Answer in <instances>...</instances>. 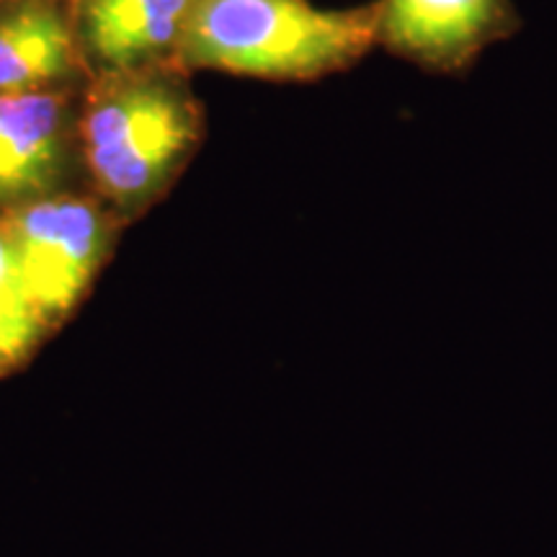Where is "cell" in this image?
I'll return each instance as SVG.
<instances>
[{"label":"cell","instance_id":"cell-1","mask_svg":"<svg viewBox=\"0 0 557 557\" xmlns=\"http://www.w3.org/2000/svg\"><path fill=\"white\" fill-rule=\"evenodd\" d=\"M374 45V3L325 11L308 0H194L173 62L263 81H315L357 65Z\"/></svg>","mask_w":557,"mask_h":557},{"label":"cell","instance_id":"cell-2","mask_svg":"<svg viewBox=\"0 0 557 557\" xmlns=\"http://www.w3.org/2000/svg\"><path fill=\"white\" fill-rule=\"evenodd\" d=\"M83 160L116 218H137L169 189L201 137V109L160 65L99 75L78 122Z\"/></svg>","mask_w":557,"mask_h":557},{"label":"cell","instance_id":"cell-3","mask_svg":"<svg viewBox=\"0 0 557 557\" xmlns=\"http://www.w3.org/2000/svg\"><path fill=\"white\" fill-rule=\"evenodd\" d=\"M0 227L47 329L58 331L101 274L120 218L99 199L58 191L0 214Z\"/></svg>","mask_w":557,"mask_h":557},{"label":"cell","instance_id":"cell-4","mask_svg":"<svg viewBox=\"0 0 557 557\" xmlns=\"http://www.w3.org/2000/svg\"><path fill=\"white\" fill-rule=\"evenodd\" d=\"M377 45L431 73H455L517 32L511 0H374Z\"/></svg>","mask_w":557,"mask_h":557},{"label":"cell","instance_id":"cell-5","mask_svg":"<svg viewBox=\"0 0 557 557\" xmlns=\"http://www.w3.org/2000/svg\"><path fill=\"white\" fill-rule=\"evenodd\" d=\"M75 137L62 88L0 94V214L62 191Z\"/></svg>","mask_w":557,"mask_h":557},{"label":"cell","instance_id":"cell-6","mask_svg":"<svg viewBox=\"0 0 557 557\" xmlns=\"http://www.w3.org/2000/svg\"><path fill=\"white\" fill-rule=\"evenodd\" d=\"M194 0H73L83 62L99 75L173 62Z\"/></svg>","mask_w":557,"mask_h":557},{"label":"cell","instance_id":"cell-7","mask_svg":"<svg viewBox=\"0 0 557 557\" xmlns=\"http://www.w3.org/2000/svg\"><path fill=\"white\" fill-rule=\"evenodd\" d=\"M83 65L73 3L0 0V94L60 88Z\"/></svg>","mask_w":557,"mask_h":557},{"label":"cell","instance_id":"cell-8","mask_svg":"<svg viewBox=\"0 0 557 557\" xmlns=\"http://www.w3.org/2000/svg\"><path fill=\"white\" fill-rule=\"evenodd\" d=\"M50 333L0 227V377L18 372Z\"/></svg>","mask_w":557,"mask_h":557}]
</instances>
